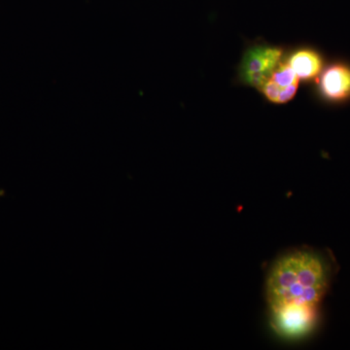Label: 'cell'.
Wrapping results in <instances>:
<instances>
[{
    "label": "cell",
    "instance_id": "obj_1",
    "mask_svg": "<svg viewBox=\"0 0 350 350\" xmlns=\"http://www.w3.org/2000/svg\"><path fill=\"white\" fill-rule=\"evenodd\" d=\"M330 269L321 256L296 251L273 265L267 282L269 308L285 306L319 308L328 288Z\"/></svg>",
    "mask_w": 350,
    "mask_h": 350
},
{
    "label": "cell",
    "instance_id": "obj_2",
    "mask_svg": "<svg viewBox=\"0 0 350 350\" xmlns=\"http://www.w3.org/2000/svg\"><path fill=\"white\" fill-rule=\"evenodd\" d=\"M282 51L273 47H255L248 51L241 64V77L250 86L261 90L280 64Z\"/></svg>",
    "mask_w": 350,
    "mask_h": 350
},
{
    "label": "cell",
    "instance_id": "obj_3",
    "mask_svg": "<svg viewBox=\"0 0 350 350\" xmlns=\"http://www.w3.org/2000/svg\"><path fill=\"white\" fill-rule=\"evenodd\" d=\"M271 310L273 327L282 337H303L317 322V308L314 306H285Z\"/></svg>",
    "mask_w": 350,
    "mask_h": 350
},
{
    "label": "cell",
    "instance_id": "obj_4",
    "mask_svg": "<svg viewBox=\"0 0 350 350\" xmlns=\"http://www.w3.org/2000/svg\"><path fill=\"white\" fill-rule=\"evenodd\" d=\"M320 93L328 100L344 101L350 98V68L335 64L322 73L319 79Z\"/></svg>",
    "mask_w": 350,
    "mask_h": 350
},
{
    "label": "cell",
    "instance_id": "obj_5",
    "mask_svg": "<svg viewBox=\"0 0 350 350\" xmlns=\"http://www.w3.org/2000/svg\"><path fill=\"white\" fill-rule=\"evenodd\" d=\"M288 64L293 69L299 79L310 80L320 75L323 61L317 51L301 49L292 55Z\"/></svg>",
    "mask_w": 350,
    "mask_h": 350
},
{
    "label": "cell",
    "instance_id": "obj_6",
    "mask_svg": "<svg viewBox=\"0 0 350 350\" xmlns=\"http://www.w3.org/2000/svg\"><path fill=\"white\" fill-rule=\"evenodd\" d=\"M269 80L282 89L293 86V85H298L299 81H300L298 76L296 75L293 69L288 64H278Z\"/></svg>",
    "mask_w": 350,
    "mask_h": 350
}]
</instances>
